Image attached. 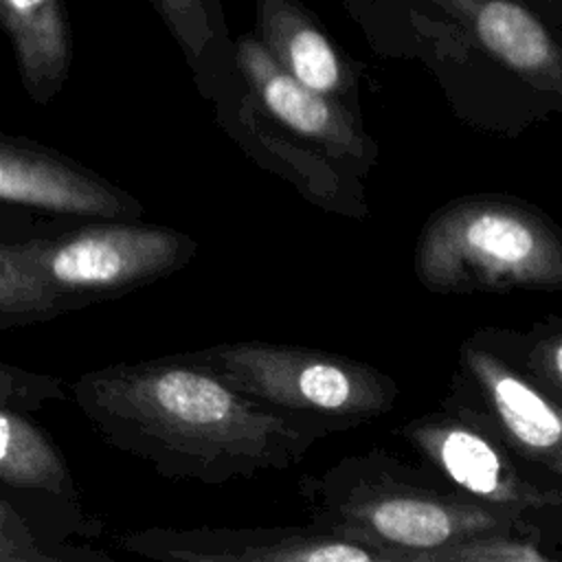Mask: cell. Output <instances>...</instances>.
I'll return each mask as SVG.
<instances>
[{
  "instance_id": "1",
  "label": "cell",
  "mask_w": 562,
  "mask_h": 562,
  "mask_svg": "<svg viewBox=\"0 0 562 562\" xmlns=\"http://www.w3.org/2000/svg\"><path fill=\"white\" fill-rule=\"evenodd\" d=\"M70 395L105 443L147 461L165 479L204 485L285 470L331 435L169 353L86 371Z\"/></svg>"
},
{
  "instance_id": "2",
  "label": "cell",
  "mask_w": 562,
  "mask_h": 562,
  "mask_svg": "<svg viewBox=\"0 0 562 562\" xmlns=\"http://www.w3.org/2000/svg\"><path fill=\"white\" fill-rule=\"evenodd\" d=\"M307 520L378 549L384 562H424L426 553L485 533L542 536L527 516L487 505L384 448L347 454L296 483Z\"/></svg>"
},
{
  "instance_id": "3",
  "label": "cell",
  "mask_w": 562,
  "mask_h": 562,
  "mask_svg": "<svg viewBox=\"0 0 562 562\" xmlns=\"http://www.w3.org/2000/svg\"><path fill=\"white\" fill-rule=\"evenodd\" d=\"M413 270L432 294L560 290L562 237L536 204L505 193H468L430 213Z\"/></svg>"
},
{
  "instance_id": "4",
  "label": "cell",
  "mask_w": 562,
  "mask_h": 562,
  "mask_svg": "<svg viewBox=\"0 0 562 562\" xmlns=\"http://www.w3.org/2000/svg\"><path fill=\"white\" fill-rule=\"evenodd\" d=\"M20 285L46 321L160 281L198 252L187 233L138 220H83L24 239H0Z\"/></svg>"
},
{
  "instance_id": "5",
  "label": "cell",
  "mask_w": 562,
  "mask_h": 562,
  "mask_svg": "<svg viewBox=\"0 0 562 562\" xmlns=\"http://www.w3.org/2000/svg\"><path fill=\"white\" fill-rule=\"evenodd\" d=\"M211 369L237 391L294 415L349 430L393 411L397 382L349 356L285 342L239 340L169 353Z\"/></svg>"
},
{
  "instance_id": "6",
  "label": "cell",
  "mask_w": 562,
  "mask_h": 562,
  "mask_svg": "<svg viewBox=\"0 0 562 562\" xmlns=\"http://www.w3.org/2000/svg\"><path fill=\"white\" fill-rule=\"evenodd\" d=\"M397 435L424 465L487 505L527 516L540 527L562 512L558 479L522 461L494 432L450 406L408 419Z\"/></svg>"
},
{
  "instance_id": "7",
  "label": "cell",
  "mask_w": 562,
  "mask_h": 562,
  "mask_svg": "<svg viewBox=\"0 0 562 562\" xmlns=\"http://www.w3.org/2000/svg\"><path fill=\"white\" fill-rule=\"evenodd\" d=\"M441 404L485 426L529 465L562 479V402L498 351L481 329L459 345Z\"/></svg>"
},
{
  "instance_id": "8",
  "label": "cell",
  "mask_w": 562,
  "mask_h": 562,
  "mask_svg": "<svg viewBox=\"0 0 562 562\" xmlns=\"http://www.w3.org/2000/svg\"><path fill=\"white\" fill-rule=\"evenodd\" d=\"M233 64L252 103L279 134L349 176L369 178L378 143L364 130L360 112L292 79L252 33L237 37Z\"/></svg>"
},
{
  "instance_id": "9",
  "label": "cell",
  "mask_w": 562,
  "mask_h": 562,
  "mask_svg": "<svg viewBox=\"0 0 562 562\" xmlns=\"http://www.w3.org/2000/svg\"><path fill=\"white\" fill-rule=\"evenodd\" d=\"M127 553L160 562H384L364 542L307 525L145 527L119 538Z\"/></svg>"
},
{
  "instance_id": "10",
  "label": "cell",
  "mask_w": 562,
  "mask_h": 562,
  "mask_svg": "<svg viewBox=\"0 0 562 562\" xmlns=\"http://www.w3.org/2000/svg\"><path fill=\"white\" fill-rule=\"evenodd\" d=\"M0 206L79 220H140L125 189L40 140L0 132Z\"/></svg>"
},
{
  "instance_id": "11",
  "label": "cell",
  "mask_w": 562,
  "mask_h": 562,
  "mask_svg": "<svg viewBox=\"0 0 562 562\" xmlns=\"http://www.w3.org/2000/svg\"><path fill=\"white\" fill-rule=\"evenodd\" d=\"M217 103L220 125L261 169L283 178L301 198L327 213L349 220L369 217L364 180L345 173L323 156L279 134L244 86L235 94H220Z\"/></svg>"
},
{
  "instance_id": "12",
  "label": "cell",
  "mask_w": 562,
  "mask_h": 562,
  "mask_svg": "<svg viewBox=\"0 0 562 562\" xmlns=\"http://www.w3.org/2000/svg\"><path fill=\"white\" fill-rule=\"evenodd\" d=\"M0 492L29 509L64 540L97 536L101 525L81 512L64 452L29 413L0 406Z\"/></svg>"
},
{
  "instance_id": "13",
  "label": "cell",
  "mask_w": 562,
  "mask_h": 562,
  "mask_svg": "<svg viewBox=\"0 0 562 562\" xmlns=\"http://www.w3.org/2000/svg\"><path fill=\"white\" fill-rule=\"evenodd\" d=\"M476 48L549 112L562 105V53L522 0H435Z\"/></svg>"
},
{
  "instance_id": "14",
  "label": "cell",
  "mask_w": 562,
  "mask_h": 562,
  "mask_svg": "<svg viewBox=\"0 0 562 562\" xmlns=\"http://www.w3.org/2000/svg\"><path fill=\"white\" fill-rule=\"evenodd\" d=\"M299 83L358 112V66L296 0H257L252 33Z\"/></svg>"
},
{
  "instance_id": "15",
  "label": "cell",
  "mask_w": 562,
  "mask_h": 562,
  "mask_svg": "<svg viewBox=\"0 0 562 562\" xmlns=\"http://www.w3.org/2000/svg\"><path fill=\"white\" fill-rule=\"evenodd\" d=\"M0 24L24 92L37 105L50 103L68 79L72 57L61 0H0Z\"/></svg>"
},
{
  "instance_id": "16",
  "label": "cell",
  "mask_w": 562,
  "mask_h": 562,
  "mask_svg": "<svg viewBox=\"0 0 562 562\" xmlns=\"http://www.w3.org/2000/svg\"><path fill=\"white\" fill-rule=\"evenodd\" d=\"M483 336L522 369L551 397L562 402V318L551 314L527 331L481 329Z\"/></svg>"
},
{
  "instance_id": "17",
  "label": "cell",
  "mask_w": 562,
  "mask_h": 562,
  "mask_svg": "<svg viewBox=\"0 0 562 562\" xmlns=\"http://www.w3.org/2000/svg\"><path fill=\"white\" fill-rule=\"evenodd\" d=\"M110 560L105 553L75 549L29 509L0 492V562Z\"/></svg>"
},
{
  "instance_id": "18",
  "label": "cell",
  "mask_w": 562,
  "mask_h": 562,
  "mask_svg": "<svg viewBox=\"0 0 562 562\" xmlns=\"http://www.w3.org/2000/svg\"><path fill=\"white\" fill-rule=\"evenodd\" d=\"M171 35L182 46L191 68L198 75L202 90L215 97L217 79L211 66L213 26L206 9V0H151Z\"/></svg>"
},
{
  "instance_id": "19",
  "label": "cell",
  "mask_w": 562,
  "mask_h": 562,
  "mask_svg": "<svg viewBox=\"0 0 562 562\" xmlns=\"http://www.w3.org/2000/svg\"><path fill=\"white\" fill-rule=\"evenodd\" d=\"M424 562H560L542 536L485 533L426 553Z\"/></svg>"
},
{
  "instance_id": "20",
  "label": "cell",
  "mask_w": 562,
  "mask_h": 562,
  "mask_svg": "<svg viewBox=\"0 0 562 562\" xmlns=\"http://www.w3.org/2000/svg\"><path fill=\"white\" fill-rule=\"evenodd\" d=\"M66 397V384L57 375L0 362V406L35 413Z\"/></svg>"
},
{
  "instance_id": "21",
  "label": "cell",
  "mask_w": 562,
  "mask_h": 562,
  "mask_svg": "<svg viewBox=\"0 0 562 562\" xmlns=\"http://www.w3.org/2000/svg\"><path fill=\"white\" fill-rule=\"evenodd\" d=\"M40 323V314L24 294L0 248V329Z\"/></svg>"
},
{
  "instance_id": "22",
  "label": "cell",
  "mask_w": 562,
  "mask_h": 562,
  "mask_svg": "<svg viewBox=\"0 0 562 562\" xmlns=\"http://www.w3.org/2000/svg\"><path fill=\"white\" fill-rule=\"evenodd\" d=\"M547 2H558V0H547Z\"/></svg>"
}]
</instances>
